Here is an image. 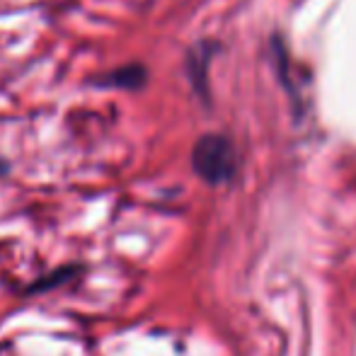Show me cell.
<instances>
[{
	"mask_svg": "<svg viewBox=\"0 0 356 356\" xmlns=\"http://www.w3.org/2000/svg\"><path fill=\"white\" fill-rule=\"evenodd\" d=\"M194 170L211 184H220L235 172V150L223 136H204L194 145Z\"/></svg>",
	"mask_w": 356,
	"mask_h": 356,
	"instance_id": "6da1fadb",
	"label": "cell"
},
{
	"mask_svg": "<svg viewBox=\"0 0 356 356\" xmlns=\"http://www.w3.org/2000/svg\"><path fill=\"white\" fill-rule=\"evenodd\" d=\"M143 80L145 73L141 66H124L107 75V85H112V88H141Z\"/></svg>",
	"mask_w": 356,
	"mask_h": 356,
	"instance_id": "7a4b0ae2",
	"label": "cell"
},
{
	"mask_svg": "<svg viewBox=\"0 0 356 356\" xmlns=\"http://www.w3.org/2000/svg\"><path fill=\"white\" fill-rule=\"evenodd\" d=\"M8 172V163H3V160H0V175H5Z\"/></svg>",
	"mask_w": 356,
	"mask_h": 356,
	"instance_id": "3957f363",
	"label": "cell"
}]
</instances>
